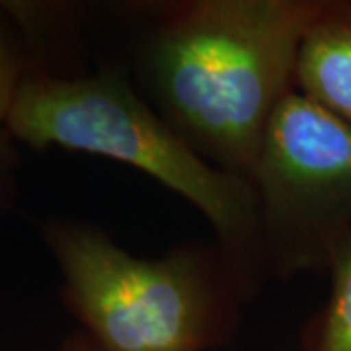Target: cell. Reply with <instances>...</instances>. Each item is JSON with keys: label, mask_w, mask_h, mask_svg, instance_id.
Listing matches in <instances>:
<instances>
[{"label": "cell", "mask_w": 351, "mask_h": 351, "mask_svg": "<svg viewBox=\"0 0 351 351\" xmlns=\"http://www.w3.org/2000/svg\"><path fill=\"white\" fill-rule=\"evenodd\" d=\"M324 0H123L90 6L110 66L189 147L248 180Z\"/></svg>", "instance_id": "obj_1"}, {"label": "cell", "mask_w": 351, "mask_h": 351, "mask_svg": "<svg viewBox=\"0 0 351 351\" xmlns=\"http://www.w3.org/2000/svg\"><path fill=\"white\" fill-rule=\"evenodd\" d=\"M4 127L18 145L36 151L88 152L147 174L207 219L246 301L267 285L250 182L207 162L113 69L94 64L75 76L32 73Z\"/></svg>", "instance_id": "obj_2"}, {"label": "cell", "mask_w": 351, "mask_h": 351, "mask_svg": "<svg viewBox=\"0 0 351 351\" xmlns=\"http://www.w3.org/2000/svg\"><path fill=\"white\" fill-rule=\"evenodd\" d=\"M41 232L63 304L98 351H211L234 338L248 301L215 239L138 258L86 221L53 217Z\"/></svg>", "instance_id": "obj_3"}, {"label": "cell", "mask_w": 351, "mask_h": 351, "mask_svg": "<svg viewBox=\"0 0 351 351\" xmlns=\"http://www.w3.org/2000/svg\"><path fill=\"white\" fill-rule=\"evenodd\" d=\"M265 283L328 274L351 230V127L293 90L248 174Z\"/></svg>", "instance_id": "obj_4"}, {"label": "cell", "mask_w": 351, "mask_h": 351, "mask_svg": "<svg viewBox=\"0 0 351 351\" xmlns=\"http://www.w3.org/2000/svg\"><path fill=\"white\" fill-rule=\"evenodd\" d=\"M295 90L351 127V0H324L301 41Z\"/></svg>", "instance_id": "obj_5"}, {"label": "cell", "mask_w": 351, "mask_h": 351, "mask_svg": "<svg viewBox=\"0 0 351 351\" xmlns=\"http://www.w3.org/2000/svg\"><path fill=\"white\" fill-rule=\"evenodd\" d=\"M330 293L302 332L304 351H351V230L328 267Z\"/></svg>", "instance_id": "obj_6"}, {"label": "cell", "mask_w": 351, "mask_h": 351, "mask_svg": "<svg viewBox=\"0 0 351 351\" xmlns=\"http://www.w3.org/2000/svg\"><path fill=\"white\" fill-rule=\"evenodd\" d=\"M34 73V57L24 32L0 2V127L6 125L16 96Z\"/></svg>", "instance_id": "obj_7"}, {"label": "cell", "mask_w": 351, "mask_h": 351, "mask_svg": "<svg viewBox=\"0 0 351 351\" xmlns=\"http://www.w3.org/2000/svg\"><path fill=\"white\" fill-rule=\"evenodd\" d=\"M22 164L20 145L6 127H0V180H18L16 174Z\"/></svg>", "instance_id": "obj_8"}, {"label": "cell", "mask_w": 351, "mask_h": 351, "mask_svg": "<svg viewBox=\"0 0 351 351\" xmlns=\"http://www.w3.org/2000/svg\"><path fill=\"white\" fill-rule=\"evenodd\" d=\"M61 351H98V348L80 330V332H75L73 336H69V338L64 339L63 346H61Z\"/></svg>", "instance_id": "obj_9"}, {"label": "cell", "mask_w": 351, "mask_h": 351, "mask_svg": "<svg viewBox=\"0 0 351 351\" xmlns=\"http://www.w3.org/2000/svg\"><path fill=\"white\" fill-rule=\"evenodd\" d=\"M18 195V180H0V215H4Z\"/></svg>", "instance_id": "obj_10"}]
</instances>
